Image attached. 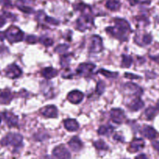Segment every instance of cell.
<instances>
[{"label":"cell","mask_w":159,"mask_h":159,"mask_svg":"<svg viewBox=\"0 0 159 159\" xmlns=\"http://www.w3.org/2000/svg\"><path fill=\"white\" fill-rule=\"evenodd\" d=\"M23 139V136L19 134L10 133L8 134L5 138H3L0 143L3 146L11 145L13 147H18L22 144Z\"/></svg>","instance_id":"1"},{"label":"cell","mask_w":159,"mask_h":159,"mask_svg":"<svg viewBox=\"0 0 159 159\" xmlns=\"http://www.w3.org/2000/svg\"><path fill=\"white\" fill-rule=\"evenodd\" d=\"M5 37L10 43L20 42L23 39V32L16 26H11L6 31Z\"/></svg>","instance_id":"2"},{"label":"cell","mask_w":159,"mask_h":159,"mask_svg":"<svg viewBox=\"0 0 159 159\" xmlns=\"http://www.w3.org/2000/svg\"><path fill=\"white\" fill-rule=\"evenodd\" d=\"M102 48H103V45H102V38L99 36H93L91 39L89 51L93 53H98L102 51Z\"/></svg>","instance_id":"3"},{"label":"cell","mask_w":159,"mask_h":159,"mask_svg":"<svg viewBox=\"0 0 159 159\" xmlns=\"http://www.w3.org/2000/svg\"><path fill=\"white\" fill-rule=\"evenodd\" d=\"M53 155L57 159L71 158V154H70L69 151L64 145H59L54 148V149L53 150Z\"/></svg>","instance_id":"4"},{"label":"cell","mask_w":159,"mask_h":159,"mask_svg":"<svg viewBox=\"0 0 159 159\" xmlns=\"http://www.w3.org/2000/svg\"><path fill=\"white\" fill-rule=\"evenodd\" d=\"M96 68V65L91 63H82L78 67L77 74L79 75L87 76L88 75L91 74L94 68Z\"/></svg>","instance_id":"5"},{"label":"cell","mask_w":159,"mask_h":159,"mask_svg":"<svg viewBox=\"0 0 159 159\" xmlns=\"http://www.w3.org/2000/svg\"><path fill=\"white\" fill-rule=\"evenodd\" d=\"M110 118L116 124H122L125 119L124 112L120 109H113L110 111Z\"/></svg>","instance_id":"6"},{"label":"cell","mask_w":159,"mask_h":159,"mask_svg":"<svg viewBox=\"0 0 159 159\" xmlns=\"http://www.w3.org/2000/svg\"><path fill=\"white\" fill-rule=\"evenodd\" d=\"M6 75L8 78H10L12 79H17L22 75V71L16 65H9L6 69Z\"/></svg>","instance_id":"7"},{"label":"cell","mask_w":159,"mask_h":159,"mask_svg":"<svg viewBox=\"0 0 159 159\" xmlns=\"http://www.w3.org/2000/svg\"><path fill=\"white\" fill-rule=\"evenodd\" d=\"M124 89L126 91L128 92L129 94L134 95L135 96H140L143 93V89L137 84L133 82H127L124 85Z\"/></svg>","instance_id":"8"},{"label":"cell","mask_w":159,"mask_h":159,"mask_svg":"<svg viewBox=\"0 0 159 159\" xmlns=\"http://www.w3.org/2000/svg\"><path fill=\"white\" fill-rule=\"evenodd\" d=\"M107 32H108L109 34H111L113 37H116L117 39L121 40H127V37H126V34H127V32L122 30L119 29L116 26H113V27H107Z\"/></svg>","instance_id":"9"},{"label":"cell","mask_w":159,"mask_h":159,"mask_svg":"<svg viewBox=\"0 0 159 159\" xmlns=\"http://www.w3.org/2000/svg\"><path fill=\"white\" fill-rule=\"evenodd\" d=\"M84 95L82 92L78 91V90H75V91H71L69 93L67 96V99L70 102L73 104H79V102H82L83 99Z\"/></svg>","instance_id":"10"},{"label":"cell","mask_w":159,"mask_h":159,"mask_svg":"<svg viewBox=\"0 0 159 159\" xmlns=\"http://www.w3.org/2000/svg\"><path fill=\"white\" fill-rule=\"evenodd\" d=\"M40 113L45 117L54 118L57 116V110L54 106H46L40 110Z\"/></svg>","instance_id":"11"},{"label":"cell","mask_w":159,"mask_h":159,"mask_svg":"<svg viewBox=\"0 0 159 159\" xmlns=\"http://www.w3.org/2000/svg\"><path fill=\"white\" fill-rule=\"evenodd\" d=\"M3 118L6 121V124L9 127H16L18 124V117L10 112H4L2 113Z\"/></svg>","instance_id":"12"},{"label":"cell","mask_w":159,"mask_h":159,"mask_svg":"<svg viewBox=\"0 0 159 159\" xmlns=\"http://www.w3.org/2000/svg\"><path fill=\"white\" fill-rule=\"evenodd\" d=\"M33 2L34 0H19L16 2V6L22 12H26V13H32L34 12V9L29 5L33 3Z\"/></svg>","instance_id":"13"},{"label":"cell","mask_w":159,"mask_h":159,"mask_svg":"<svg viewBox=\"0 0 159 159\" xmlns=\"http://www.w3.org/2000/svg\"><path fill=\"white\" fill-rule=\"evenodd\" d=\"M141 134L146 138L154 140L158 137V133L151 126H144L141 130Z\"/></svg>","instance_id":"14"},{"label":"cell","mask_w":159,"mask_h":159,"mask_svg":"<svg viewBox=\"0 0 159 159\" xmlns=\"http://www.w3.org/2000/svg\"><path fill=\"white\" fill-rule=\"evenodd\" d=\"M144 106V102L142 99L139 97V96H136L134 99H132L130 102L128 103L127 107L132 111H138V110H141L143 108Z\"/></svg>","instance_id":"15"},{"label":"cell","mask_w":159,"mask_h":159,"mask_svg":"<svg viewBox=\"0 0 159 159\" xmlns=\"http://www.w3.org/2000/svg\"><path fill=\"white\" fill-rule=\"evenodd\" d=\"M144 141L141 138H135L133 140L130 145V151L133 152H139L140 150L144 148Z\"/></svg>","instance_id":"16"},{"label":"cell","mask_w":159,"mask_h":159,"mask_svg":"<svg viewBox=\"0 0 159 159\" xmlns=\"http://www.w3.org/2000/svg\"><path fill=\"white\" fill-rule=\"evenodd\" d=\"M12 99V95L9 89H5L0 93V103L8 105Z\"/></svg>","instance_id":"17"},{"label":"cell","mask_w":159,"mask_h":159,"mask_svg":"<svg viewBox=\"0 0 159 159\" xmlns=\"http://www.w3.org/2000/svg\"><path fill=\"white\" fill-rule=\"evenodd\" d=\"M64 126L68 131H76L79 130V124L75 119H68L64 121Z\"/></svg>","instance_id":"18"},{"label":"cell","mask_w":159,"mask_h":159,"mask_svg":"<svg viewBox=\"0 0 159 159\" xmlns=\"http://www.w3.org/2000/svg\"><path fill=\"white\" fill-rule=\"evenodd\" d=\"M68 145L71 148V149L74 152H79L82 148V142L78 137H74L70 140L68 142Z\"/></svg>","instance_id":"19"},{"label":"cell","mask_w":159,"mask_h":159,"mask_svg":"<svg viewBox=\"0 0 159 159\" xmlns=\"http://www.w3.org/2000/svg\"><path fill=\"white\" fill-rule=\"evenodd\" d=\"M41 74L43 77L46 79H51L57 75V71L52 67H48V68H43Z\"/></svg>","instance_id":"20"},{"label":"cell","mask_w":159,"mask_h":159,"mask_svg":"<svg viewBox=\"0 0 159 159\" xmlns=\"http://www.w3.org/2000/svg\"><path fill=\"white\" fill-rule=\"evenodd\" d=\"M115 23H116V26L119 29L125 31V32H129L130 30V26L128 23V22L126 21L124 19L117 18L115 20Z\"/></svg>","instance_id":"21"},{"label":"cell","mask_w":159,"mask_h":159,"mask_svg":"<svg viewBox=\"0 0 159 159\" xmlns=\"http://www.w3.org/2000/svg\"><path fill=\"white\" fill-rule=\"evenodd\" d=\"M106 6H107V9H110V10L116 11L120 9V3L118 0H108L106 3Z\"/></svg>","instance_id":"22"},{"label":"cell","mask_w":159,"mask_h":159,"mask_svg":"<svg viewBox=\"0 0 159 159\" xmlns=\"http://www.w3.org/2000/svg\"><path fill=\"white\" fill-rule=\"evenodd\" d=\"M157 113V109L153 107H150L148 109H146L145 112H144V115H145L146 118L148 120H152L155 116Z\"/></svg>","instance_id":"23"},{"label":"cell","mask_w":159,"mask_h":159,"mask_svg":"<svg viewBox=\"0 0 159 159\" xmlns=\"http://www.w3.org/2000/svg\"><path fill=\"white\" fill-rule=\"evenodd\" d=\"M72 55L71 54H63L61 57V65L64 68H66V67L68 66L70 61H71V59Z\"/></svg>","instance_id":"24"},{"label":"cell","mask_w":159,"mask_h":159,"mask_svg":"<svg viewBox=\"0 0 159 159\" xmlns=\"http://www.w3.org/2000/svg\"><path fill=\"white\" fill-rule=\"evenodd\" d=\"M113 127L111 126H101L98 130L99 135H107L113 131Z\"/></svg>","instance_id":"25"},{"label":"cell","mask_w":159,"mask_h":159,"mask_svg":"<svg viewBox=\"0 0 159 159\" xmlns=\"http://www.w3.org/2000/svg\"><path fill=\"white\" fill-rule=\"evenodd\" d=\"M133 62V59L129 55H123V60L122 63H121V66L123 68H129L130 65H132Z\"/></svg>","instance_id":"26"},{"label":"cell","mask_w":159,"mask_h":159,"mask_svg":"<svg viewBox=\"0 0 159 159\" xmlns=\"http://www.w3.org/2000/svg\"><path fill=\"white\" fill-rule=\"evenodd\" d=\"M94 146L96 147V148L98 149V150H107V149H108L107 144H106L103 141H102V140H99V141H95Z\"/></svg>","instance_id":"27"},{"label":"cell","mask_w":159,"mask_h":159,"mask_svg":"<svg viewBox=\"0 0 159 159\" xmlns=\"http://www.w3.org/2000/svg\"><path fill=\"white\" fill-rule=\"evenodd\" d=\"M99 73H100L101 75H104L105 77L107 78H116V76L118 75L117 72H111V71H109L107 70H104V69H100L99 71Z\"/></svg>","instance_id":"28"},{"label":"cell","mask_w":159,"mask_h":159,"mask_svg":"<svg viewBox=\"0 0 159 159\" xmlns=\"http://www.w3.org/2000/svg\"><path fill=\"white\" fill-rule=\"evenodd\" d=\"M105 83H104L102 81H99L97 83V85H96V93H97L98 95H99V96H101V95L104 93V91H105Z\"/></svg>","instance_id":"29"},{"label":"cell","mask_w":159,"mask_h":159,"mask_svg":"<svg viewBox=\"0 0 159 159\" xmlns=\"http://www.w3.org/2000/svg\"><path fill=\"white\" fill-rule=\"evenodd\" d=\"M68 49V45L67 44H60L58 46H57L54 49V51L56 53H58V54H65Z\"/></svg>","instance_id":"30"},{"label":"cell","mask_w":159,"mask_h":159,"mask_svg":"<svg viewBox=\"0 0 159 159\" xmlns=\"http://www.w3.org/2000/svg\"><path fill=\"white\" fill-rule=\"evenodd\" d=\"M40 42L44 45L45 47H50L53 44V40L52 39L49 38V37H42L41 38H40Z\"/></svg>","instance_id":"31"},{"label":"cell","mask_w":159,"mask_h":159,"mask_svg":"<svg viewBox=\"0 0 159 159\" xmlns=\"http://www.w3.org/2000/svg\"><path fill=\"white\" fill-rule=\"evenodd\" d=\"M26 43H30V44H34V43H36L38 41V39H37V37L36 36L30 35L26 38Z\"/></svg>","instance_id":"32"},{"label":"cell","mask_w":159,"mask_h":159,"mask_svg":"<svg viewBox=\"0 0 159 159\" xmlns=\"http://www.w3.org/2000/svg\"><path fill=\"white\" fill-rule=\"evenodd\" d=\"M142 41H143V43H144V45L150 44L152 41V37L150 35V34H145V35L143 37Z\"/></svg>","instance_id":"33"},{"label":"cell","mask_w":159,"mask_h":159,"mask_svg":"<svg viewBox=\"0 0 159 159\" xmlns=\"http://www.w3.org/2000/svg\"><path fill=\"white\" fill-rule=\"evenodd\" d=\"M45 21L47 23H50V24H52V25H57L59 23V22L57 21V20L55 19L52 18V17H50V16H45Z\"/></svg>","instance_id":"34"},{"label":"cell","mask_w":159,"mask_h":159,"mask_svg":"<svg viewBox=\"0 0 159 159\" xmlns=\"http://www.w3.org/2000/svg\"><path fill=\"white\" fill-rule=\"evenodd\" d=\"M124 76H125L126 78H128L129 79H139L140 78L138 75H135L130 74V73H126Z\"/></svg>","instance_id":"35"},{"label":"cell","mask_w":159,"mask_h":159,"mask_svg":"<svg viewBox=\"0 0 159 159\" xmlns=\"http://www.w3.org/2000/svg\"><path fill=\"white\" fill-rule=\"evenodd\" d=\"M0 3L3 6H6V7H8V6H10L11 2L10 0H0Z\"/></svg>","instance_id":"36"},{"label":"cell","mask_w":159,"mask_h":159,"mask_svg":"<svg viewBox=\"0 0 159 159\" xmlns=\"http://www.w3.org/2000/svg\"><path fill=\"white\" fill-rule=\"evenodd\" d=\"M152 146L159 153V141H154V142H152Z\"/></svg>","instance_id":"37"},{"label":"cell","mask_w":159,"mask_h":159,"mask_svg":"<svg viewBox=\"0 0 159 159\" xmlns=\"http://www.w3.org/2000/svg\"><path fill=\"white\" fill-rule=\"evenodd\" d=\"M6 23V19L2 16H0V28L3 26Z\"/></svg>","instance_id":"38"},{"label":"cell","mask_w":159,"mask_h":159,"mask_svg":"<svg viewBox=\"0 0 159 159\" xmlns=\"http://www.w3.org/2000/svg\"><path fill=\"white\" fill-rule=\"evenodd\" d=\"M150 57L154 61L157 62V63L159 64V54H158V55L156 56H150Z\"/></svg>","instance_id":"39"},{"label":"cell","mask_w":159,"mask_h":159,"mask_svg":"<svg viewBox=\"0 0 159 159\" xmlns=\"http://www.w3.org/2000/svg\"><path fill=\"white\" fill-rule=\"evenodd\" d=\"M135 159H148V158L147 155H144V154H141V155H138V156L135 158Z\"/></svg>","instance_id":"40"},{"label":"cell","mask_w":159,"mask_h":159,"mask_svg":"<svg viewBox=\"0 0 159 159\" xmlns=\"http://www.w3.org/2000/svg\"><path fill=\"white\" fill-rule=\"evenodd\" d=\"M114 139L115 140H118V141H124V138H120L119 135H116V134L114 136Z\"/></svg>","instance_id":"41"},{"label":"cell","mask_w":159,"mask_h":159,"mask_svg":"<svg viewBox=\"0 0 159 159\" xmlns=\"http://www.w3.org/2000/svg\"><path fill=\"white\" fill-rule=\"evenodd\" d=\"M5 33L0 32V40H3L5 38Z\"/></svg>","instance_id":"42"},{"label":"cell","mask_w":159,"mask_h":159,"mask_svg":"<svg viewBox=\"0 0 159 159\" xmlns=\"http://www.w3.org/2000/svg\"><path fill=\"white\" fill-rule=\"evenodd\" d=\"M130 4H131V6H134V5L138 2V1H136V0H130Z\"/></svg>","instance_id":"43"},{"label":"cell","mask_w":159,"mask_h":159,"mask_svg":"<svg viewBox=\"0 0 159 159\" xmlns=\"http://www.w3.org/2000/svg\"><path fill=\"white\" fill-rule=\"evenodd\" d=\"M157 110L159 111V100L158 101V102H157Z\"/></svg>","instance_id":"44"},{"label":"cell","mask_w":159,"mask_h":159,"mask_svg":"<svg viewBox=\"0 0 159 159\" xmlns=\"http://www.w3.org/2000/svg\"><path fill=\"white\" fill-rule=\"evenodd\" d=\"M1 120H2V119H1V117H0V123H1Z\"/></svg>","instance_id":"45"}]
</instances>
